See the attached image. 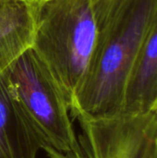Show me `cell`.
<instances>
[{
	"instance_id": "obj_8",
	"label": "cell",
	"mask_w": 157,
	"mask_h": 158,
	"mask_svg": "<svg viewBox=\"0 0 157 158\" xmlns=\"http://www.w3.org/2000/svg\"><path fill=\"white\" fill-rule=\"evenodd\" d=\"M43 150L45 151L48 158H87L82 149L80 151H71V152H60L54 149L51 146L43 145Z\"/></svg>"
},
{
	"instance_id": "obj_10",
	"label": "cell",
	"mask_w": 157,
	"mask_h": 158,
	"mask_svg": "<svg viewBox=\"0 0 157 158\" xmlns=\"http://www.w3.org/2000/svg\"><path fill=\"white\" fill-rule=\"evenodd\" d=\"M22 1H25V2H28V3H35V2H38L40 0H22Z\"/></svg>"
},
{
	"instance_id": "obj_11",
	"label": "cell",
	"mask_w": 157,
	"mask_h": 158,
	"mask_svg": "<svg viewBox=\"0 0 157 158\" xmlns=\"http://www.w3.org/2000/svg\"><path fill=\"white\" fill-rule=\"evenodd\" d=\"M40 1H41V0H40Z\"/></svg>"
},
{
	"instance_id": "obj_3",
	"label": "cell",
	"mask_w": 157,
	"mask_h": 158,
	"mask_svg": "<svg viewBox=\"0 0 157 158\" xmlns=\"http://www.w3.org/2000/svg\"><path fill=\"white\" fill-rule=\"evenodd\" d=\"M11 89L44 145L60 152L81 150L66 95L32 47L7 69Z\"/></svg>"
},
{
	"instance_id": "obj_1",
	"label": "cell",
	"mask_w": 157,
	"mask_h": 158,
	"mask_svg": "<svg viewBox=\"0 0 157 158\" xmlns=\"http://www.w3.org/2000/svg\"><path fill=\"white\" fill-rule=\"evenodd\" d=\"M97 42L69 111L79 123L121 115L131 67L157 20V0H95Z\"/></svg>"
},
{
	"instance_id": "obj_9",
	"label": "cell",
	"mask_w": 157,
	"mask_h": 158,
	"mask_svg": "<svg viewBox=\"0 0 157 158\" xmlns=\"http://www.w3.org/2000/svg\"><path fill=\"white\" fill-rule=\"evenodd\" d=\"M152 112H157V99L155 103V105H154V106H153V108H152Z\"/></svg>"
},
{
	"instance_id": "obj_12",
	"label": "cell",
	"mask_w": 157,
	"mask_h": 158,
	"mask_svg": "<svg viewBox=\"0 0 157 158\" xmlns=\"http://www.w3.org/2000/svg\"><path fill=\"white\" fill-rule=\"evenodd\" d=\"M0 1H1V0H0Z\"/></svg>"
},
{
	"instance_id": "obj_7",
	"label": "cell",
	"mask_w": 157,
	"mask_h": 158,
	"mask_svg": "<svg viewBox=\"0 0 157 158\" xmlns=\"http://www.w3.org/2000/svg\"><path fill=\"white\" fill-rule=\"evenodd\" d=\"M134 158H157V113L151 112L141 132Z\"/></svg>"
},
{
	"instance_id": "obj_2",
	"label": "cell",
	"mask_w": 157,
	"mask_h": 158,
	"mask_svg": "<svg viewBox=\"0 0 157 158\" xmlns=\"http://www.w3.org/2000/svg\"><path fill=\"white\" fill-rule=\"evenodd\" d=\"M32 48L45 63L70 106L89 73L97 42L95 0L33 3Z\"/></svg>"
},
{
	"instance_id": "obj_5",
	"label": "cell",
	"mask_w": 157,
	"mask_h": 158,
	"mask_svg": "<svg viewBox=\"0 0 157 158\" xmlns=\"http://www.w3.org/2000/svg\"><path fill=\"white\" fill-rule=\"evenodd\" d=\"M156 99L157 20L131 67L127 81L121 115L152 112Z\"/></svg>"
},
{
	"instance_id": "obj_4",
	"label": "cell",
	"mask_w": 157,
	"mask_h": 158,
	"mask_svg": "<svg viewBox=\"0 0 157 158\" xmlns=\"http://www.w3.org/2000/svg\"><path fill=\"white\" fill-rule=\"evenodd\" d=\"M43 145L14 95L6 69L0 75V158H37Z\"/></svg>"
},
{
	"instance_id": "obj_6",
	"label": "cell",
	"mask_w": 157,
	"mask_h": 158,
	"mask_svg": "<svg viewBox=\"0 0 157 158\" xmlns=\"http://www.w3.org/2000/svg\"><path fill=\"white\" fill-rule=\"evenodd\" d=\"M34 35L33 3L0 1V75L26 50Z\"/></svg>"
},
{
	"instance_id": "obj_13",
	"label": "cell",
	"mask_w": 157,
	"mask_h": 158,
	"mask_svg": "<svg viewBox=\"0 0 157 158\" xmlns=\"http://www.w3.org/2000/svg\"><path fill=\"white\" fill-rule=\"evenodd\" d=\"M156 113H157V112H156Z\"/></svg>"
}]
</instances>
